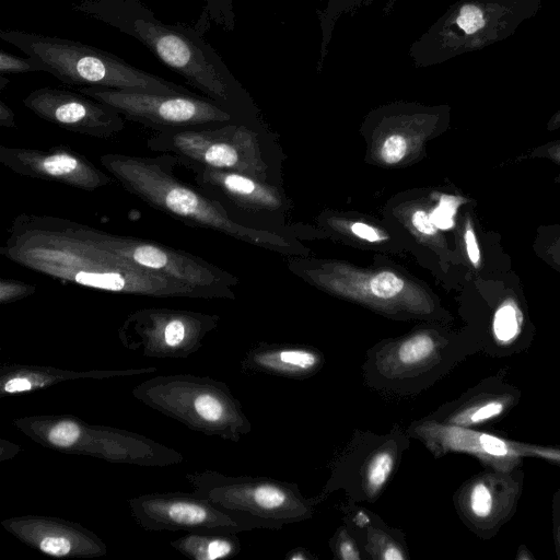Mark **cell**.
Wrapping results in <instances>:
<instances>
[{
  "label": "cell",
  "instance_id": "1",
  "mask_svg": "<svg viewBox=\"0 0 560 560\" xmlns=\"http://www.w3.org/2000/svg\"><path fill=\"white\" fill-rule=\"evenodd\" d=\"M0 254L40 275L105 292L158 299H209L196 288L119 255L103 241L98 229L65 218L16 215Z\"/></svg>",
  "mask_w": 560,
  "mask_h": 560
},
{
  "label": "cell",
  "instance_id": "2",
  "mask_svg": "<svg viewBox=\"0 0 560 560\" xmlns=\"http://www.w3.org/2000/svg\"><path fill=\"white\" fill-rule=\"evenodd\" d=\"M73 10L137 39L218 105L230 101L234 79L217 51L195 30L161 22L140 0H82Z\"/></svg>",
  "mask_w": 560,
  "mask_h": 560
},
{
  "label": "cell",
  "instance_id": "3",
  "mask_svg": "<svg viewBox=\"0 0 560 560\" xmlns=\"http://www.w3.org/2000/svg\"><path fill=\"white\" fill-rule=\"evenodd\" d=\"M0 38L18 47L65 84L156 94H195L188 89L138 69L96 47L56 36L1 31Z\"/></svg>",
  "mask_w": 560,
  "mask_h": 560
},
{
  "label": "cell",
  "instance_id": "4",
  "mask_svg": "<svg viewBox=\"0 0 560 560\" xmlns=\"http://www.w3.org/2000/svg\"><path fill=\"white\" fill-rule=\"evenodd\" d=\"M542 8V0H459L453 3L409 48L418 68L498 44Z\"/></svg>",
  "mask_w": 560,
  "mask_h": 560
},
{
  "label": "cell",
  "instance_id": "5",
  "mask_svg": "<svg viewBox=\"0 0 560 560\" xmlns=\"http://www.w3.org/2000/svg\"><path fill=\"white\" fill-rule=\"evenodd\" d=\"M11 423L39 445L57 452L143 467L179 465L185 456L145 435L115 427L91 424L72 415H34Z\"/></svg>",
  "mask_w": 560,
  "mask_h": 560
},
{
  "label": "cell",
  "instance_id": "6",
  "mask_svg": "<svg viewBox=\"0 0 560 560\" xmlns=\"http://www.w3.org/2000/svg\"><path fill=\"white\" fill-rule=\"evenodd\" d=\"M131 395L149 408L208 436L236 441L247 427L228 386L210 376L158 375L135 386Z\"/></svg>",
  "mask_w": 560,
  "mask_h": 560
},
{
  "label": "cell",
  "instance_id": "7",
  "mask_svg": "<svg viewBox=\"0 0 560 560\" xmlns=\"http://www.w3.org/2000/svg\"><path fill=\"white\" fill-rule=\"evenodd\" d=\"M218 316L201 312L147 307L130 313L117 330L124 348L149 359H188L198 352Z\"/></svg>",
  "mask_w": 560,
  "mask_h": 560
},
{
  "label": "cell",
  "instance_id": "8",
  "mask_svg": "<svg viewBox=\"0 0 560 560\" xmlns=\"http://www.w3.org/2000/svg\"><path fill=\"white\" fill-rule=\"evenodd\" d=\"M78 91L156 132L215 125L231 118L215 102L196 94L172 95L103 88H79Z\"/></svg>",
  "mask_w": 560,
  "mask_h": 560
},
{
  "label": "cell",
  "instance_id": "9",
  "mask_svg": "<svg viewBox=\"0 0 560 560\" xmlns=\"http://www.w3.org/2000/svg\"><path fill=\"white\" fill-rule=\"evenodd\" d=\"M133 521L147 532L234 533L242 521L191 492H153L127 500Z\"/></svg>",
  "mask_w": 560,
  "mask_h": 560
},
{
  "label": "cell",
  "instance_id": "10",
  "mask_svg": "<svg viewBox=\"0 0 560 560\" xmlns=\"http://www.w3.org/2000/svg\"><path fill=\"white\" fill-rule=\"evenodd\" d=\"M185 479L195 493L242 522L248 517L293 516L303 508L285 489L269 482L208 469L189 471Z\"/></svg>",
  "mask_w": 560,
  "mask_h": 560
},
{
  "label": "cell",
  "instance_id": "11",
  "mask_svg": "<svg viewBox=\"0 0 560 560\" xmlns=\"http://www.w3.org/2000/svg\"><path fill=\"white\" fill-rule=\"evenodd\" d=\"M103 241L135 264L205 292L220 296L224 276L203 258L159 242L100 230Z\"/></svg>",
  "mask_w": 560,
  "mask_h": 560
},
{
  "label": "cell",
  "instance_id": "12",
  "mask_svg": "<svg viewBox=\"0 0 560 560\" xmlns=\"http://www.w3.org/2000/svg\"><path fill=\"white\" fill-rule=\"evenodd\" d=\"M23 105L59 128L88 137L106 139L125 128L119 112L80 92L40 88L24 97Z\"/></svg>",
  "mask_w": 560,
  "mask_h": 560
},
{
  "label": "cell",
  "instance_id": "13",
  "mask_svg": "<svg viewBox=\"0 0 560 560\" xmlns=\"http://www.w3.org/2000/svg\"><path fill=\"white\" fill-rule=\"evenodd\" d=\"M0 163L15 174L92 191L112 177L81 153L66 148L47 150L0 145Z\"/></svg>",
  "mask_w": 560,
  "mask_h": 560
},
{
  "label": "cell",
  "instance_id": "14",
  "mask_svg": "<svg viewBox=\"0 0 560 560\" xmlns=\"http://www.w3.org/2000/svg\"><path fill=\"white\" fill-rule=\"evenodd\" d=\"M2 527L39 552L61 559H91L107 553L105 541L80 523L57 516L26 514L1 521Z\"/></svg>",
  "mask_w": 560,
  "mask_h": 560
},
{
  "label": "cell",
  "instance_id": "15",
  "mask_svg": "<svg viewBox=\"0 0 560 560\" xmlns=\"http://www.w3.org/2000/svg\"><path fill=\"white\" fill-rule=\"evenodd\" d=\"M158 371V366L67 370L50 365L4 362L0 365V398L46 389L71 381H101L115 377L148 375Z\"/></svg>",
  "mask_w": 560,
  "mask_h": 560
},
{
  "label": "cell",
  "instance_id": "16",
  "mask_svg": "<svg viewBox=\"0 0 560 560\" xmlns=\"http://www.w3.org/2000/svg\"><path fill=\"white\" fill-rule=\"evenodd\" d=\"M231 533L190 532L170 541V546L191 560H219L237 551Z\"/></svg>",
  "mask_w": 560,
  "mask_h": 560
},
{
  "label": "cell",
  "instance_id": "17",
  "mask_svg": "<svg viewBox=\"0 0 560 560\" xmlns=\"http://www.w3.org/2000/svg\"><path fill=\"white\" fill-rule=\"evenodd\" d=\"M254 365L281 373H305L319 362L316 353L304 349H287L275 352L255 353L248 358Z\"/></svg>",
  "mask_w": 560,
  "mask_h": 560
},
{
  "label": "cell",
  "instance_id": "18",
  "mask_svg": "<svg viewBox=\"0 0 560 560\" xmlns=\"http://www.w3.org/2000/svg\"><path fill=\"white\" fill-rule=\"evenodd\" d=\"M435 343L425 334L415 335L402 341L393 354L385 360L384 365L394 372L405 371L407 368H415L428 360L434 352Z\"/></svg>",
  "mask_w": 560,
  "mask_h": 560
},
{
  "label": "cell",
  "instance_id": "19",
  "mask_svg": "<svg viewBox=\"0 0 560 560\" xmlns=\"http://www.w3.org/2000/svg\"><path fill=\"white\" fill-rule=\"evenodd\" d=\"M394 467V455L389 451L377 452L370 460L365 474V489L370 498L385 485Z\"/></svg>",
  "mask_w": 560,
  "mask_h": 560
},
{
  "label": "cell",
  "instance_id": "20",
  "mask_svg": "<svg viewBox=\"0 0 560 560\" xmlns=\"http://www.w3.org/2000/svg\"><path fill=\"white\" fill-rule=\"evenodd\" d=\"M521 314L512 302L503 303L497 311L493 320L495 337L503 342L512 340L518 332Z\"/></svg>",
  "mask_w": 560,
  "mask_h": 560
},
{
  "label": "cell",
  "instance_id": "21",
  "mask_svg": "<svg viewBox=\"0 0 560 560\" xmlns=\"http://www.w3.org/2000/svg\"><path fill=\"white\" fill-rule=\"evenodd\" d=\"M502 410L503 404L501 401H489L457 413L452 418L451 422L456 425H470L491 419L500 415Z\"/></svg>",
  "mask_w": 560,
  "mask_h": 560
},
{
  "label": "cell",
  "instance_id": "22",
  "mask_svg": "<svg viewBox=\"0 0 560 560\" xmlns=\"http://www.w3.org/2000/svg\"><path fill=\"white\" fill-rule=\"evenodd\" d=\"M26 72H45V67L36 59L27 56L20 57L0 50V73H26Z\"/></svg>",
  "mask_w": 560,
  "mask_h": 560
},
{
  "label": "cell",
  "instance_id": "23",
  "mask_svg": "<svg viewBox=\"0 0 560 560\" xmlns=\"http://www.w3.org/2000/svg\"><path fill=\"white\" fill-rule=\"evenodd\" d=\"M36 285L10 278L0 279V303L10 304L36 292Z\"/></svg>",
  "mask_w": 560,
  "mask_h": 560
},
{
  "label": "cell",
  "instance_id": "24",
  "mask_svg": "<svg viewBox=\"0 0 560 560\" xmlns=\"http://www.w3.org/2000/svg\"><path fill=\"white\" fill-rule=\"evenodd\" d=\"M404 288V281L389 271L376 275L371 281L372 293L382 299H389L398 294Z\"/></svg>",
  "mask_w": 560,
  "mask_h": 560
},
{
  "label": "cell",
  "instance_id": "25",
  "mask_svg": "<svg viewBox=\"0 0 560 560\" xmlns=\"http://www.w3.org/2000/svg\"><path fill=\"white\" fill-rule=\"evenodd\" d=\"M492 494L489 488L483 483H477L469 497L471 512L478 517H487L492 510Z\"/></svg>",
  "mask_w": 560,
  "mask_h": 560
},
{
  "label": "cell",
  "instance_id": "26",
  "mask_svg": "<svg viewBox=\"0 0 560 560\" xmlns=\"http://www.w3.org/2000/svg\"><path fill=\"white\" fill-rule=\"evenodd\" d=\"M457 207V201L453 197L444 196L439 206L432 211L430 218L439 229H450L453 226V217Z\"/></svg>",
  "mask_w": 560,
  "mask_h": 560
},
{
  "label": "cell",
  "instance_id": "27",
  "mask_svg": "<svg viewBox=\"0 0 560 560\" xmlns=\"http://www.w3.org/2000/svg\"><path fill=\"white\" fill-rule=\"evenodd\" d=\"M407 142L400 135L388 137L381 150V155L386 163L393 164L399 162L406 154Z\"/></svg>",
  "mask_w": 560,
  "mask_h": 560
},
{
  "label": "cell",
  "instance_id": "28",
  "mask_svg": "<svg viewBox=\"0 0 560 560\" xmlns=\"http://www.w3.org/2000/svg\"><path fill=\"white\" fill-rule=\"evenodd\" d=\"M465 245H466V252L467 256L470 260V262L478 267L480 262V250L477 243V238L474 232V229L470 226V224H467L465 234H464Z\"/></svg>",
  "mask_w": 560,
  "mask_h": 560
},
{
  "label": "cell",
  "instance_id": "29",
  "mask_svg": "<svg viewBox=\"0 0 560 560\" xmlns=\"http://www.w3.org/2000/svg\"><path fill=\"white\" fill-rule=\"evenodd\" d=\"M412 224L419 232L427 235L435 234L438 229L432 222L430 215L422 210H418L413 213Z\"/></svg>",
  "mask_w": 560,
  "mask_h": 560
},
{
  "label": "cell",
  "instance_id": "30",
  "mask_svg": "<svg viewBox=\"0 0 560 560\" xmlns=\"http://www.w3.org/2000/svg\"><path fill=\"white\" fill-rule=\"evenodd\" d=\"M351 231L360 238L366 240L369 242H376L381 238L373 228L361 222L352 224Z\"/></svg>",
  "mask_w": 560,
  "mask_h": 560
},
{
  "label": "cell",
  "instance_id": "31",
  "mask_svg": "<svg viewBox=\"0 0 560 560\" xmlns=\"http://www.w3.org/2000/svg\"><path fill=\"white\" fill-rule=\"evenodd\" d=\"M339 556L345 560H359L360 553L355 545L348 538L340 541L338 546Z\"/></svg>",
  "mask_w": 560,
  "mask_h": 560
},
{
  "label": "cell",
  "instance_id": "32",
  "mask_svg": "<svg viewBox=\"0 0 560 560\" xmlns=\"http://www.w3.org/2000/svg\"><path fill=\"white\" fill-rule=\"evenodd\" d=\"M22 451L19 444L5 439L0 440V462L9 460L15 457Z\"/></svg>",
  "mask_w": 560,
  "mask_h": 560
},
{
  "label": "cell",
  "instance_id": "33",
  "mask_svg": "<svg viewBox=\"0 0 560 560\" xmlns=\"http://www.w3.org/2000/svg\"><path fill=\"white\" fill-rule=\"evenodd\" d=\"M0 126L15 128L14 113L2 100H0Z\"/></svg>",
  "mask_w": 560,
  "mask_h": 560
},
{
  "label": "cell",
  "instance_id": "34",
  "mask_svg": "<svg viewBox=\"0 0 560 560\" xmlns=\"http://www.w3.org/2000/svg\"><path fill=\"white\" fill-rule=\"evenodd\" d=\"M380 557L386 560L405 559V556L402 555L401 550L393 542H387L384 545V547L381 549Z\"/></svg>",
  "mask_w": 560,
  "mask_h": 560
},
{
  "label": "cell",
  "instance_id": "35",
  "mask_svg": "<svg viewBox=\"0 0 560 560\" xmlns=\"http://www.w3.org/2000/svg\"><path fill=\"white\" fill-rule=\"evenodd\" d=\"M544 155H548L552 160H555V161L560 163V142L555 143V144H552L550 147H547L544 150Z\"/></svg>",
  "mask_w": 560,
  "mask_h": 560
},
{
  "label": "cell",
  "instance_id": "36",
  "mask_svg": "<svg viewBox=\"0 0 560 560\" xmlns=\"http://www.w3.org/2000/svg\"><path fill=\"white\" fill-rule=\"evenodd\" d=\"M560 128V107L559 109L552 115L550 120L548 121V129L555 130Z\"/></svg>",
  "mask_w": 560,
  "mask_h": 560
},
{
  "label": "cell",
  "instance_id": "37",
  "mask_svg": "<svg viewBox=\"0 0 560 560\" xmlns=\"http://www.w3.org/2000/svg\"><path fill=\"white\" fill-rule=\"evenodd\" d=\"M354 521L358 524V526L363 527V526H365L370 522V518L368 517V515L365 513L359 512L355 515Z\"/></svg>",
  "mask_w": 560,
  "mask_h": 560
},
{
  "label": "cell",
  "instance_id": "38",
  "mask_svg": "<svg viewBox=\"0 0 560 560\" xmlns=\"http://www.w3.org/2000/svg\"><path fill=\"white\" fill-rule=\"evenodd\" d=\"M552 256L556 257L555 259L559 261L560 264V238L556 242V244L552 246Z\"/></svg>",
  "mask_w": 560,
  "mask_h": 560
},
{
  "label": "cell",
  "instance_id": "39",
  "mask_svg": "<svg viewBox=\"0 0 560 560\" xmlns=\"http://www.w3.org/2000/svg\"><path fill=\"white\" fill-rule=\"evenodd\" d=\"M397 1L398 0H388L387 1V3L384 7V14L385 15L389 14L393 11V9H394L395 4L397 3Z\"/></svg>",
  "mask_w": 560,
  "mask_h": 560
},
{
  "label": "cell",
  "instance_id": "40",
  "mask_svg": "<svg viewBox=\"0 0 560 560\" xmlns=\"http://www.w3.org/2000/svg\"><path fill=\"white\" fill-rule=\"evenodd\" d=\"M7 83H9V80L1 75L0 77V91H2L4 89Z\"/></svg>",
  "mask_w": 560,
  "mask_h": 560
}]
</instances>
